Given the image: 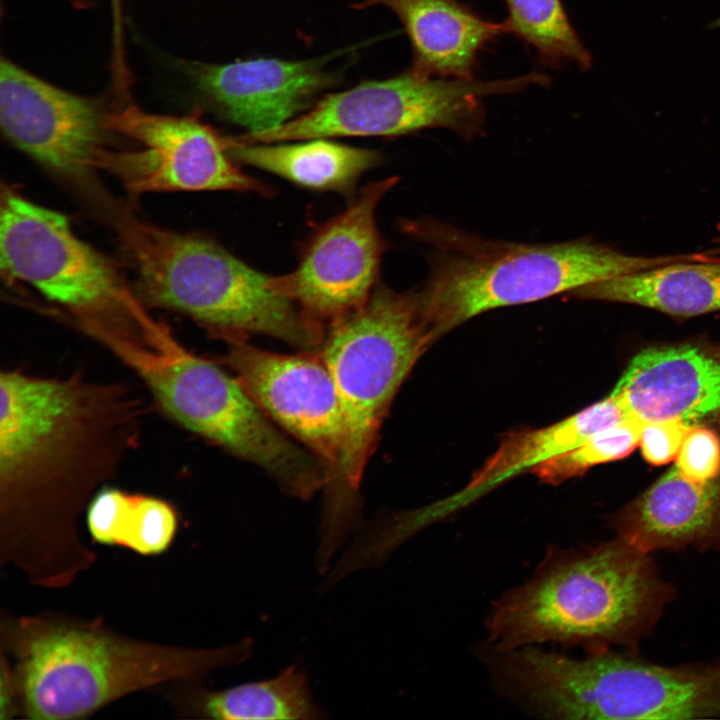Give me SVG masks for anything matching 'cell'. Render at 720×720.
<instances>
[{"label": "cell", "instance_id": "5bb4252c", "mask_svg": "<svg viewBox=\"0 0 720 720\" xmlns=\"http://www.w3.org/2000/svg\"><path fill=\"white\" fill-rule=\"evenodd\" d=\"M227 344L224 363L262 411L320 460L328 483L340 460L344 421L321 355L274 353L247 340Z\"/></svg>", "mask_w": 720, "mask_h": 720}, {"label": "cell", "instance_id": "44dd1931", "mask_svg": "<svg viewBox=\"0 0 720 720\" xmlns=\"http://www.w3.org/2000/svg\"><path fill=\"white\" fill-rule=\"evenodd\" d=\"M592 300L645 306L670 315L720 310V257L682 261L588 284L570 293Z\"/></svg>", "mask_w": 720, "mask_h": 720}, {"label": "cell", "instance_id": "2e32d148", "mask_svg": "<svg viewBox=\"0 0 720 720\" xmlns=\"http://www.w3.org/2000/svg\"><path fill=\"white\" fill-rule=\"evenodd\" d=\"M642 422H692L720 414V357L696 347L667 346L637 354L611 393Z\"/></svg>", "mask_w": 720, "mask_h": 720}, {"label": "cell", "instance_id": "d6986e66", "mask_svg": "<svg viewBox=\"0 0 720 720\" xmlns=\"http://www.w3.org/2000/svg\"><path fill=\"white\" fill-rule=\"evenodd\" d=\"M197 682L170 685V701L179 717L252 720H318L327 715L314 701L306 674L294 665L276 677L211 690Z\"/></svg>", "mask_w": 720, "mask_h": 720}, {"label": "cell", "instance_id": "4dcf8cb0", "mask_svg": "<svg viewBox=\"0 0 720 720\" xmlns=\"http://www.w3.org/2000/svg\"><path fill=\"white\" fill-rule=\"evenodd\" d=\"M714 26L720 27V18L714 23Z\"/></svg>", "mask_w": 720, "mask_h": 720}, {"label": "cell", "instance_id": "603a6c76", "mask_svg": "<svg viewBox=\"0 0 720 720\" xmlns=\"http://www.w3.org/2000/svg\"><path fill=\"white\" fill-rule=\"evenodd\" d=\"M85 517L94 543L121 547L141 556L166 552L179 526L178 512L169 501L109 485L93 497Z\"/></svg>", "mask_w": 720, "mask_h": 720}, {"label": "cell", "instance_id": "30bf717a", "mask_svg": "<svg viewBox=\"0 0 720 720\" xmlns=\"http://www.w3.org/2000/svg\"><path fill=\"white\" fill-rule=\"evenodd\" d=\"M0 208L2 272L62 308L84 334L126 330L147 315L112 261L78 237L65 215L9 187Z\"/></svg>", "mask_w": 720, "mask_h": 720}, {"label": "cell", "instance_id": "277c9868", "mask_svg": "<svg viewBox=\"0 0 720 720\" xmlns=\"http://www.w3.org/2000/svg\"><path fill=\"white\" fill-rule=\"evenodd\" d=\"M436 339L414 291L377 284L359 308L327 326L321 357L337 389L344 421L338 466L325 489L320 534L341 543L358 525L360 483L401 384Z\"/></svg>", "mask_w": 720, "mask_h": 720}, {"label": "cell", "instance_id": "9c48e42d", "mask_svg": "<svg viewBox=\"0 0 720 720\" xmlns=\"http://www.w3.org/2000/svg\"><path fill=\"white\" fill-rule=\"evenodd\" d=\"M547 82V76L538 71L482 81L432 77L411 68L329 94L277 127L234 138L244 143H275L335 136L393 137L446 128L470 141L483 133L486 97Z\"/></svg>", "mask_w": 720, "mask_h": 720}, {"label": "cell", "instance_id": "f546056e", "mask_svg": "<svg viewBox=\"0 0 720 720\" xmlns=\"http://www.w3.org/2000/svg\"><path fill=\"white\" fill-rule=\"evenodd\" d=\"M717 242L720 244V225L718 226V237Z\"/></svg>", "mask_w": 720, "mask_h": 720}, {"label": "cell", "instance_id": "8992f818", "mask_svg": "<svg viewBox=\"0 0 720 720\" xmlns=\"http://www.w3.org/2000/svg\"><path fill=\"white\" fill-rule=\"evenodd\" d=\"M654 588L644 554L623 540L587 553L561 552L496 602L490 638L502 651L610 639L640 619Z\"/></svg>", "mask_w": 720, "mask_h": 720}, {"label": "cell", "instance_id": "7a4b0ae2", "mask_svg": "<svg viewBox=\"0 0 720 720\" xmlns=\"http://www.w3.org/2000/svg\"><path fill=\"white\" fill-rule=\"evenodd\" d=\"M0 647L10 659L21 718H87L132 693L198 682L210 672L245 662L253 641L202 648L123 634L103 617L60 611L2 613Z\"/></svg>", "mask_w": 720, "mask_h": 720}, {"label": "cell", "instance_id": "ac0fdd59", "mask_svg": "<svg viewBox=\"0 0 720 720\" xmlns=\"http://www.w3.org/2000/svg\"><path fill=\"white\" fill-rule=\"evenodd\" d=\"M720 520V482L693 480L676 466L663 475L624 515L622 540L646 554L697 542Z\"/></svg>", "mask_w": 720, "mask_h": 720}, {"label": "cell", "instance_id": "52a82bcc", "mask_svg": "<svg viewBox=\"0 0 720 720\" xmlns=\"http://www.w3.org/2000/svg\"><path fill=\"white\" fill-rule=\"evenodd\" d=\"M127 366L158 407L186 430L272 477L286 474L297 445L281 433L239 380L190 351L161 321L94 339Z\"/></svg>", "mask_w": 720, "mask_h": 720}, {"label": "cell", "instance_id": "4fadbf2b", "mask_svg": "<svg viewBox=\"0 0 720 720\" xmlns=\"http://www.w3.org/2000/svg\"><path fill=\"white\" fill-rule=\"evenodd\" d=\"M106 115L91 97L56 87L2 57L0 123L3 133L34 160L66 178L98 169L106 148Z\"/></svg>", "mask_w": 720, "mask_h": 720}, {"label": "cell", "instance_id": "f1b7e54d", "mask_svg": "<svg viewBox=\"0 0 720 720\" xmlns=\"http://www.w3.org/2000/svg\"><path fill=\"white\" fill-rule=\"evenodd\" d=\"M76 7L86 8L91 5L95 0H70ZM113 5V18H114V35H115V51L121 56V0H111ZM122 57V56H121Z\"/></svg>", "mask_w": 720, "mask_h": 720}, {"label": "cell", "instance_id": "d4e9b609", "mask_svg": "<svg viewBox=\"0 0 720 720\" xmlns=\"http://www.w3.org/2000/svg\"><path fill=\"white\" fill-rule=\"evenodd\" d=\"M642 425L643 422L636 418H626L536 465L530 472L543 482L560 484L595 465L624 458L639 445Z\"/></svg>", "mask_w": 720, "mask_h": 720}, {"label": "cell", "instance_id": "1f68e13d", "mask_svg": "<svg viewBox=\"0 0 720 720\" xmlns=\"http://www.w3.org/2000/svg\"><path fill=\"white\" fill-rule=\"evenodd\" d=\"M718 357H720V351H719V353H718Z\"/></svg>", "mask_w": 720, "mask_h": 720}, {"label": "cell", "instance_id": "3957f363", "mask_svg": "<svg viewBox=\"0 0 720 720\" xmlns=\"http://www.w3.org/2000/svg\"><path fill=\"white\" fill-rule=\"evenodd\" d=\"M400 226L430 248L429 274L414 294L435 339L495 308L570 294L687 258L631 256L588 239L537 244L495 240L432 217L406 219Z\"/></svg>", "mask_w": 720, "mask_h": 720}, {"label": "cell", "instance_id": "484cf974", "mask_svg": "<svg viewBox=\"0 0 720 720\" xmlns=\"http://www.w3.org/2000/svg\"><path fill=\"white\" fill-rule=\"evenodd\" d=\"M675 466L693 480L718 479L720 474L718 436L706 427L692 425L684 437Z\"/></svg>", "mask_w": 720, "mask_h": 720}, {"label": "cell", "instance_id": "83f0119b", "mask_svg": "<svg viewBox=\"0 0 720 720\" xmlns=\"http://www.w3.org/2000/svg\"><path fill=\"white\" fill-rule=\"evenodd\" d=\"M21 717L19 688L9 657L1 651L0 661V719Z\"/></svg>", "mask_w": 720, "mask_h": 720}, {"label": "cell", "instance_id": "ba28073f", "mask_svg": "<svg viewBox=\"0 0 720 720\" xmlns=\"http://www.w3.org/2000/svg\"><path fill=\"white\" fill-rule=\"evenodd\" d=\"M505 653V674L544 716L691 719L720 715V674L678 671L598 654L572 659L533 647Z\"/></svg>", "mask_w": 720, "mask_h": 720}, {"label": "cell", "instance_id": "7402d4cb", "mask_svg": "<svg viewBox=\"0 0 720 720\" xmlns=\"http://www.w3.org/2000/svg\"><path fill=\"white\" fill-rule=\"evenodd\" d=\"M630 416L610 394L580 412L549 426L510 433L474 473L458 498H473L515 475L570 450L594 433Z\"/></svg>", "mask_w": 720, "mask_h": 720}, {"label": "cell", "instance_id": "cb8c5ba5", "mask_svg": "<svg viewBox=\"0 0 720 720\" xmlns=\"http://www.w3.org/2000/svg\"><path fill=\"white\" fill-rule=\"evenodd\" d=\"M508 33L532 47L544 65L557 68L575 62L581 70L592 56L573 28L561 0H504Z\"/></svg>", "mask_w": 720, "mask_h": 720}, {"label": "cell", "instance_id": "7c38bea8", "mask_svg": "<svg viewBox=\"0 0 720 720\" xmlns=\"http://www.w3.org/2000/svg\"><path fill=\"white\" fill-rule=\"evenodd\" d=\"M398 181L394 176L365 186L345 211L311 235L293 272L273 276V286L313 323L327 328L363 305L377 286L385 242L376 209Z\"/></svg>", "mask_w": 720, "mask_h": 720}, {"label": "cell", "instance_id": "5b68a950", "mask_svg": "<svg viewBox=\"0 0 720 720\" xmlns=\"http://www.w3.org/2000/svg\"><path fill=\"white\" fill-rule=\"evenodd\" d=\"M116 230L150 304L182 313L226 343L253 334L310 349L325 330L263 274L214 240L159 227L132 214Z\"/></svg>", "mask_w": 720, "mask_h": 720}, {"label": "cell", "instance_id": "4316f807", "mask_svg": "<svg viewBox=\"0 0 720 720\" xmlns=\"http://www.w3.org/2000/svg\"><path fill=\"white\" fill-rule=\"evenodd\" d=\"M691 426L681 420L643 422L639 445L646 461L663 465L676 459Z\"/></svg>", "mask_w": 720, "mask_h": 720}, {"label": "cell", "instance_id": "6da1fadb", "mask_svg": "<svg viewBox=\"0 0 720 720\" xmlns=\"http://www.w3.org/2000/svg\"><path fill=\"white\" fill-rule=\"evenodd\" d=\"M135 387L75 371L0 373V566L66 588L96 561L80 518L141 438Z\"/></svg>", "mask_w": 720, "mask_h": 720}, {"label": "cell", "instance_id": "e0dca14e", "mask_svg": "<svg viewBox=\"0 0 720 720\" xmlns=\"http://www.w3.org/2000/svg\"><path fill=\"white\" fill-rule=\"evenodd\" d=\"M389 8L401 21L413 49L412 68L440 78L474 79L479 53L503 33L458 0H361L356 8Z\"/></svg>", "mask_w": 720, "mask_h": 720}, {"label": "cell", "instance_id": "9a60e30c", "mask_svg": "<svg viewBox=\"0 0 720 720\" xmlns=\"http://www.w3.org/2000/svg\"><path fill=\"white\" fill-rule=\"evenodd\" d=\"M324 59L257 58L227 64L183 63L199 93L226 119L257 132L308 110L335 82Z\"/></svg>", "mask_w": 720, "mask_h": 720}, {"label": "cell", "instance_id": "ffe728a7", "mask_svg": "<svg viewBox=\"0 0 720 720\" xmlns=\"http://www.w3.org/2000/svg\"><path fill=\"white\" fill-rule=\"evenodd\" d=\"M302 143H244L225 136L230 156L245 165L273 173L302 187L353 194L365 172L382 162V155L331 142L325 138Z\"/></svg>", "mask_w": 720, "mask_h": 720}, {"label": "cell", "instance_id": "8fae6325", "mask_svg": "<svg viewBox=\"0 0 720 720\" xmlns=\"http://www.w3.org/2000/svg\"><path fill=\"white\" fill-rule=\"evenodd\" d=\"M106 126L137 147L104 148L97 168L109 171L131 194L215 190L272 194L269 186L235 164L225 136L193 115L154 114L130 104L107 112Z\"/></svg>", "mask_w": 720, "mask_h": 720}]
</instances>
